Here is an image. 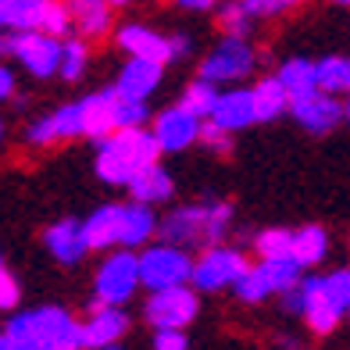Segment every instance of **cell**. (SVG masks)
Listing matches in <instances>:
<instances>
[{"mask_svg":"<svg viewBox=\"0 0 350 350\" xmlns=\"http://www.w3.org/2000/svg\"><path fill=\"white\" fill-rule=\"evenodd\" d=\"M161 143H157L154 129H115L111 136L97 139V157H93V168H97V179H104L107 186H129L133 175L143 172L147 165H157L161 157Z\"/></svg>","mask_w":350,"mask_h":350,"instance_id":"obj_1","label":"cell"},{"mask_svg":"<svg viewBox=\"0 0 350 350\" xmlns=\"http://www.w3.org/2000/svg\"><path fill=\"white\" fill-rule=\"evenodd\" d=\"M300 286H304V314L300 318L308 322L314 336H329L347 314L340 286L332 282V275H308V279H300Z\"/></svg>","mask_w":350,"mask_h":350,"instance_id":"obj_2","label":"cell"},{"mask_svg":"<svg viewBox=\"0 0 350 350\" xmlns=\"http://www.w3.org/2000/svg\"><path fill=\"white\" fill-rule=\"evenodd\" d=\"M139 275L147 290H168V286H183L193 279V258L179 243H157L139 254Z\"/></svg>","mask_w":350,"mask_h":350,"instance_id":"obj_3","label":"cell"},{"mask_svg":"<svg viewBox=\"0 0 350 350\" xmlns=\"http://www.w3.org/2000/svg\"><path fill=\"white\" fill-rule=\"evenodd\" d=\"M200 290L197 286H168V290H150L147 304H143V318L154 329H186L200 311Z\"/></svg>","mask_w":350,"mask_h":350,"instance_id":"obj_4","label":"cell"},{"mask_svg":"<svg viewBox=\"0 0 350 350\" xmlns=\"http://www.w3.org/2000/svg\"><path fill=\"white\" fill-rule=\"evenodd\" d=\"M254 65H258V51L247 43V36H221V43L204 57L200 75L215 86H232L240 79H247Z\"/></svg>","mask_w":350,"mask_h":350,"instance_id":"obj_5","label":"cell"},{"mask_svg":"<svg viewBox=\"0 0 350 350\" xmlns=\"http://www.w3.org/2000/svg\"><path fill=\"white\" fill-rule=\"evenodd\" d=\"M143 286V275H139V258L125 247L118 254L97 268V279H93V293H97L100 304H115L122 308L125 300H133V293Z\"/></svg>","mask_w":350,"mask_h":350,"instance_id":"obj_6","label":"cell"},{"mask_svg":"<svg viewBox=\"0 0 350 350\" xmlns=\"http://www.w3.org/2000/svg\"><path fill=\"white\" fill-rule=\"evenodd\" d=\"M29 325H33V340L40 350H86V336H83V322L65 311V308H33L25 311Z\"/></svg>","mask_w":350,"mask_h":350,"instance_id":"obj_7","label":"cell"},{"mask_svg":"<svg viewBox=\"0 0 350 350\" xmlns=\"http://www.w3.org/2000/svg\"><path fill=\"white\" fill-rule=\"evenodd\" d=\"M11 57L33 79H51L61 72V40L43 29H18L11 33Z\"/></svg>","mask_w":350,"mask_h":350,"instance_id":"obj_8","label":"cell"},{"mask_svg":"<svg viewBox=\"0 0 350 350\" xmlns=\"http://www.w3.org/2000/svg\"><path fill=\"white\" fill-rule=\"evenodd\" d=\"M247 268H250L247 258L236 247L211 243L193 261V279H189V282H193L200 293H218V290H226V286H232L236 279L247 272Z\"/></svg>","mask_w":350,"mask_h":350,"instance_id":"obj_9","label":"cell"},{"mask_svg":"<svg viewBox=\"0 0 350 350\" xmlns=\"http://www.w3.org/2000/svg\"><path fill=\"white\" fill-rule=\"evenodd\" d=\"M157 236L165 243L179 247H211V204H186L165 215V221L157 226Z\"/></svg>","mask_w":350,"mask_h":350,"instance_id":"obj_10","label":"cell"},{"mask_svg":"<svg viewBox=\"0 0 350 350\" xmlns=\"http://www.w3.org/2000/svg\"><path fill=\"white\" fill-rule=\"evenodd\" d=\"M200 125H204L200 115H193L183 104H175V107H165L154 118V136H157L165 154H179L186 147H193V143H200Z\"/></svg>","mask_w":350,"mask_h":350,"instance_id":"obj_11","label":"cell"},{"mask_svg":"<svg viewBox=\"0 0 350 350\" xmlns=\"http://www.w3.org/2000/svg\"><path fill=\"white\" fill-rule=\"evenodd\" d=\"M75 136H83V104H61L51 115L29 122L25 129L29 147H54V143L75 139Z\"/></svg>","mask_w":350,"mask_h":350,"instance_id":"obj_12","label":"cell"},{"mask_svg":"<svg viewBox=\"0 0 350 350\" xmlns=\"http://www.w3.org/2000/svg\"><path fill=\"white\" fill-rule=\"evenodd\" d=\"M290 115H293V122L300 125V129L322 136L329 129H336V122L347 115V111H343V104L332 97V93L318 90V93H308V97L290 100Z\"/></svg>","mask_w":350,"mask_h":350,"instance_id":"obj_13","label":"cell"},{"mask_svg":"<svg viewBox=\"0 0 350 350\" xmlns=\"http://www.w3.org/2000/svg\"><path fill=\"white\" fill-rule=\"evenodd\" d=\"M125 332H129V314L115 304H100L93 300L90 314L83 322V336H86V350H100L107 343H118Z\"/></svg>","mask_w":350,"mask_h":350,"instance_id":"obj_14","label":"cell"},{"mask_svg":"<svg viewBox=\"0 0 350 350\" xmlns=\"http://www.w3.org/2000/svg\"><path fill=\"white\" fill-rule=\"evenodd\" d=\"M115 43H118V51H125L129 57H147V61H161V65L172 61V40L161 36L150 25H139V22L122 25L115 33Z\"/></svg>","mask_w":350,"mask_h":350,"instance_id":"obj_15","label":"cell"},{"mask_svg":"<svg viewBox=\"0 0 350 350\" xmlns=\"http://www.w3.org/2000/svg\"><path fill=\"white\" fill-rule=\"evenodd\" d=\"M43 243L46 250H51V258L57 265H79L90 254V243H86V232H83V221H75V218H61L54 221L51 229L43 232Z\"/></svg>","mask_w":350,"mask_h":350,"instance_id":"obj_16","label":"cell"},{"mask_svg":"<svg viewBox=\"0 0 350 350\" xmlns=\"http://www.w3.org/2000/svg\"><path fill=\"white\" fill-rule=\"evenodd\" d=\"M211 118H215L218 125H226L229 133L247 129V125L258 122V111H254V93H250V90H240V86L221 90V93H218V104H215V111H211Z\"/></svg>","mask_w":350,"mask_h":350,"instance_id":"obj_17","label":"cell"},{"mask_svg":"<svg viewBox=\"0 0 350 350\" xmlns=\"http://www.w3.org/2000/svg\"><path fill=\"white\" fill-rule=\"evenodd\" d=\"M161 75L165 65L161 61H147V57H129V65H122L118 72V90L125 97H139V100H150V93L161 86Z\"/></svg>","mask_w":350,"mask_h":350,"instance_id":"obj_18","label":"cell"},{"mask_svg":"<svg viewBox=\"0 0 350 350\" xmlns=\"http://www.w3.org/2000/svg\"><path fill=\"white\" fill-rule=\"evenodd\" d=\"M75 22V33L83 40H104L111 36V4L107 0H65Z\"/></svg>","mask_w":350,"mask_h":350,"instance_id":"obj_19","label":"cell"},{"mask_svg":"<svg viewBox=\"0 0 350 350\" xmlns=\"http://www.w3.org/2000/svg\"><path fill=\"white\" fill-rule=\"evenodd\" d=\"M83 104V136L90 139H104L118 129L115 122V90H100V93H90Z\"/></svg>","mask_w":350,"mask_h":350,"instance_id":"obj_20","label":"cell"},{"mask_svg":"<svg viewBox=\"0 0 350 350\" xmlns=\"http://www.w3.org/2000/svg\"><path fill=\"white\" fill-rule=\"evenodd\" d=\"M83 232H86L90 250H111V247H118V236H122V208H118V204H104V208H97V211L83 221Z\"/></svg>","mask_w":350,"mask_h":350,"instance_id":"obj_21","label":"cell"},{"mask_svg":"<svg viewBox=\"0 0 350 350\" xmlns=\"http://www.w3.org/2000/svg\"><path fill=\"white\" fill-rule=\"evenodd\" d=\"M161 221L154 218L150 204H122V236H118V247H147V240L157 232Z\"/></svg>","mask_w":350,"mask_h":350,"instance_id":"obj_22","label":"cell"},{"mask_svg":"<svg viewBox=\"0 0 350 350\" xmlns=\"http://www.w3.org/2000/svg\"><path fill=\"white\" fill-rule=\"evenodd\" d=\"M254 93V111H258V122H275L286 107H290V90H286V83L279 75H268L261 79L258 86L250 90Z\"/></svg>","mask_w":350,"mask_h":350,"instance_id":"obj_23","label":"cell"},{"mask_svg":"<svg viewBox=\"0 0 350 350\" xmlns=\"http://www.w3.org/2000/svg\"><path fill=\"white\" fill-rule=\"evenodd\" d=\"M129 193H133V200H139V204H165V200L172 197V175H168L161 165H147L143 172L133 175Z\"/></svg>","mask_w":350,"mask_h":350,"instance_id":"obj_24","label":"cell"},{"mask_svg":"<svg viewBox=\"0 0 350 350\" xmlns=\"http://www.w3.org/2000/svg\"><path fill=\"white\" fill-rule=\"evenodd\" d=\"M279 79L290 90V97H308V93H318V61H308V57H290L282 61L279 68Z\"/></svg>","mask_w":350,"mask_h":350,"instance_id":"obj_25","label":"cell"},{"mask_svg":"<svg viewBox=\"0 0 350 350\" xmlns=\"http://www.w3.org/2000/svg\"><path fill=\"white\" fill-rule=\"evenodd\" d=\"M43 0H0V33H18V29H40Z\"/></svg>","mask_w":350,"mask_h":350,"instance_id":"obj_26","label":"cell"},{"mask_svg":"<svg viewBox=\"0 0 350 350\" xmlns=\"http://www.w3.org/2000/svg\"><path fill=\"white\" fill-rule=\"evenodd\" d=\"M329 254V232L322 226H304V229H293V258L300 265H322Z\"/></svg>","mask_w":350,"mask_h":350,"instance_id":"obj_27","label":"cell"},{"mask_svg":"<svg viewBox=\"0 0 350 350\" xmlns=\"http://www.w3.org/2000/svg\"><path fill=\"white\" fill-rule=\"evenodd\" d=\"M232 293L243 300V304H261V300H268L275 293V286H272V279L265 275V268L261 265H250L247 272L232 282Z\"/></svg>","mask_w":350,"mask_h":350,"instance_id":"obj_28","label":"cell"},{"mask_svg":"<svg viewBox=\"0 0 350 350\" xmlns=\"http://www.w3.org/2000/svg\"><path fill=\"white\" fill-rule=\"evenodd\" d=\"M90 65V43L83 36H68V40H61V79L65 83H75V79H83Z\"/></svg>","mask_w":350,"mask_h":350,"instance_id":"obj_29","label":"cell"},{"mask_svg":"<svg viewBox=\"0 0 350 350\" xmlns=\"http://www.w3.org/2000/svg\"><path fill=\"white\" fill-rule=\"evenodd\" d=\"M318 90L325 93H350V57H322L318 61Z\"/></svg>","mask_w":350,"mask_h":350,"instance_id":"obj_30","label":"cell"},{"mask_svg":"<svg viewBox=\"0 0 350 350\" xmlns=\"http://www.w3.org/2000/svg\"><path fill=\"white\" fill-rule=\"evenodd\" d=\"M218 86L215 83H208L204 75H197L193 83H189L186 90H183V107H189L193 115H200V118H211V111H215V104H218Z\"/></svg>","mask_w":350,"mask_h":350,"instance_id":"obj_31","label":"cell"},{"mask_svg":"<svg viewBox=\"0 0 350 350\" xmlns=\"http://www.w3.org/2000/svg\"><path fill=\"white\" fill-rule=\"evenodd\" d=\"M254 22H258V18L250 14V8L243 4V0H229V4L218 8V25H221V33H226V36H250Z\"/></svg>","mask_w":350,"mask_h":350,"instance_id":"obj_32","label":"cell"},{"mask_svg":"<svg viewBox=\"0 0 350 350\" xmlns=\"http://www.w3.org/2000/svg\"><path fill=\"white\" fill-rule=\"evenodd\" d=\"M261 268H265V275L272 279V286H275V293H286L290 286H297L300 279V272H304V265H300L297 258H261Z\"/></svg>","mask_w":350,"mask_h":350,"instance_id":"obj_33","label":"cell"},{"mask_svg":"<svg viewBox=\"0 0 350 350\" xmlns=\"http://www.w3.org/2000/svg\"><path fill=\"white\" fill-rule=\"evenodd\" d=\"M258 258H293V229H265L254 236Z\"/></svg>","mask_w":350,"mask_h":350,"instance_id":"obj_34","label":"cell"},{"mask_svg":"<svg viewBox=\"0 0 350 350\" xmlns=\"http://www.w3.org/2000/svg\"><path fill=\"white\" fill-rule=\"evenodd\" d=\"M40 29L43 33H51V36H68L75 22H72V11L65 0H43V11H40Z\"/></svg>","mask_w":350,"mask_h":350,"instance_id":"obj_35","label":"cell"},{"mask_svg":"<svg viewBox=\"0 0 350 350\" xmlns=\"http://www.w3.org/2000/svg\"><path fill=\"white\" fill-rule=\"evenodd\" d=\"M147 118H150L147 100L125 97V93L115 86V122H118V129H133V125H143Z\"/></svg>","mask_w":350,"mask_h":350,"instance_id":"obj_36","label":"cell"},{"mask_svg":"<svg viewBox=\"0 0 350 350\" xmlns=\"http://www.w3.org/2000/svg\"><path fill=\"white\" fill-rule=\"evenodd\" d=\"M200 143H204V150H211V154H229L232 150V133L226 125H218L215 118H208L200 125Z\"/></svg>","mask_w":350,"mask_h":350,"instance_id":"obj_37","label":"cell"},{"mask_svg":"<svg viewBox=\"0 0 350 350\" xmlns=\"http://www.w3.org/2000/svg\"><path fill=\"white\" fill-rule=\"evenodd\" d=\"M4 332H8V340H11L14 350H40L36 340H33V325H29V314H25V311H22V314H11L8 325H4Z\"/></svg>","mask_w":350,"mask_h":350,"instance_id":"obj_38","label":"cell"},{"mask_svg":"<svg viewBox=\"0 0 350 350\" xmlns=\"http://www.w3.org/2000/svg\"><path fill=\"white\" fill-rule=\"evenodd\" d=\"M243 4L250 8L254 18H275V14H282V11L297 8L300 0H243Z\"/></svg>","mask_w":350,"mask_h":350,"instance_id":"obj_39","label":"cell"},{"mask_svg":"<svg viewBox=\"0 0 350 350\" xmlns=\"http://www.w3.org/2000/svg\"><path fill=\"white\" fill-rule=\"evenodd\" d=\"M18 300H22V286H18V279L0 268V311H14V308H18Z\"/></svg>","mask_w":350,"mask_h":350,"instance_id":"obj_40","label":"cell"},{"mask_svg":"<svg viewBox=\"0 0 350 350\" xmlns=\"http://www.w3.org/2000/svg\"><path fill=\"white\" fill-rule=\"evenodd\" d=\"M154 350H189L183 329H154Z\"/></svg>","mask_w":350,"mask_h":350,"instance_id":"obj_41","label":"cell"},{"mask_svg":"<svg viewBox=\"0 0 350 350\" xmlns=\"http://www.w3.org/2000/svg\"><path fill=\"white\" fill-rule=\"evenodd\" d=\"M168 40H172V57H175V61L189 57V51H193V40H189V33H175V36H168Z\"/></svg>","mask_w":350,"mask_h":350,"instance_id":"obj_42","label":"cell"},{"mask_svg":"<svg viewBox=\"0 0 350 350\" xmlns=\"http://www.w3.org/2000/svg\"><path fill=\"white\" fill-rule=\"evenodd\" d=\"M175 8L193 11V14H204V11H215V8H218V0H175Z\"/></svg>","mask_w":350,"mask_h":350,"instance_id":"obj_43","label":"cell"},{"mask_svg":"<svg viewBox=\"0 0 350 350\" xmlns=\"http://www.w3.org/2000/svg\"><path fill=\"white\" fill-rule=\"evenodd\" d=\"M14 97V72L8 65H0V100Z\"/></svg>","mask_w":350,"mask_h":350,"instance_id":"obj_44","label":"cell"},{"mask_svg":"<svg viewBox=\"0 0 350 350\" xmlns=\"http://www.w3.org/2000/svg\"><path fill=\"white\" fill-rule=\"evenodd\" d=\"M332 282L340 286V293H343V304H347V314H350V268H347V272H332Z\"/></svg>","mask_w":350,"mask_h":350,"instance_id":"obj_45","label":"cell"},{"mask_svg":"<svg viewBox=\"0 0 350 350\" xmlns=\"http://www.w3.org/2000/svg\"><path fill=\"white\" fill-rule=\"evenodd\" d=\"M279 350H304L297 336H279Z\"/></svg>","mask_w":350,"mask_h":350,"instance_id":"obj_46","label":"cell"},{"mask_svg":"<svg viewBox=\"0 0 350 350\" xmlns=\"http://www.w3.org/2000/svg\"><path fill=\"white\" fill-rule=\"evenodd\" d=\"M0 57H11V33L0 36Z\"/></svg>","mask_w":350,"mask_h":350,"instance_id":"obj_47","label":"cell"},{"mask_svg":"<svg viewBox=\"0 0 350 350\" xmlns=\"http://www.w3.org/2000/svg\"><path fill=\"white\" fill-rule=\"evenodd\" d=\"M0 350H14L11 340H8V332H0Z\"/></svg>","mask_w":350,"mask_h":350,"instance_id":"obj_48","label":"cell"},{"mask_svg":"<svg viewBox=\"0 0 350 350\" xmlns=\"http://www.w3.org/2000/svg\"><path fill=\"white\" fill-rule=\"evenodd\" d=\"M107 4H111V8H125L129 0H107Z\"/></svg>","mask_w":350,"mask_h":350,"instance_id":"obj_49","label":"cell"},{"mask_svg":"<svg viewBox=\"0 0 350 350\" xmlns=\"http://www.w3.org/2000/svg\"><path fill=\"white\" fill-rule=\"evenodd\" d=\"M100 350H122V343H107V347H100Z\"/></svg>","mask_w":350,"mask_h":350,"instance_id":"obj_50","label":"cell"},{"mask_svg":"<svg viewBox=\"0 0 350 350\" xmlns=\"http://www.w3.org/2000/svg\"><path fill=\"white\" fill-rule=\"evenodd\" d=\"M343 111H347V118H350V97H347V104H343Z\"/></svg>","mask_w":350,"mask_h":350,"instance_id":"obj_51","label":"cell"},{"mask_svg":"<svg viewBox=\"0 0 350 350\" xmlns=\"http://www.w3.org/2000/svg\"><path fill=\"white\" fill-rule=\"evenodd\" d=\"M0 139H4V118H0Z\"/></svg>","mask_w":350,"mask_h":350,"instance_id":"obj_52","label":"cell"},{"mask_svg":"<svg viewBox=\"0 0 350 350\" xmlns=\"http://www.w3.org/2000/svg\"><path fill=\"white\" fill-rule=\"evenodd\" d=\"M332 4H347V8H350V0H332Z\"/></svg>","mask_w":350,"mask_h":350,"instance_id":"obj_53","label":"cell"},{"mask_svg":"<svg viewBox=\"0 0 350 350\" xmlns=\"http://www.w3.org/2000/svg\"><path fill=\"white\" fill-rule=\"evenodd\" d=\"M0 268H4V261H0Z\"/></svg>","mask_w":350,"mask_h":350,"instance_id":"obj_54","label":"cell"}]
</instances>
